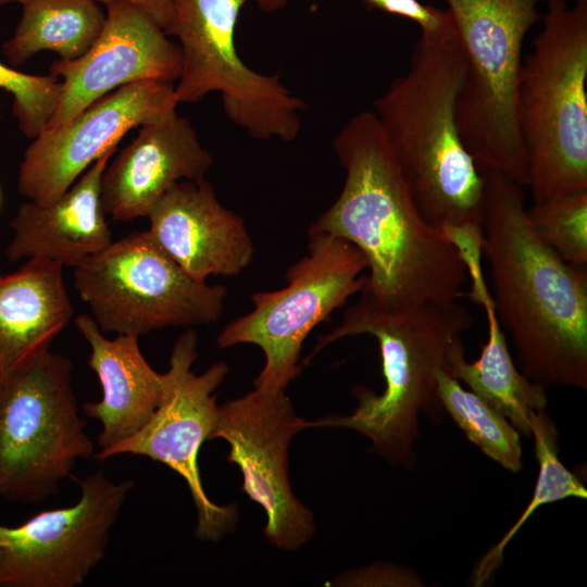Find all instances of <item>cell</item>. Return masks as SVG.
Wrapping results in <instances>:
<instances>
[{
    "instance_id": "obj_10",
    "label": "cell",
    "mask_w": 587,
    "mask_h": 587,
    "mask_svg": "<svg viewBox=\"0 0 587 587\" xmlns=\"http://www.w3.org/2000/svg\"><path fill=\"white\" fill-rule=\"evenodd\" d=\"M308 252L286 272L287 285L251 295L252 310L227 323L216 338L218 348L258 346L265 362L254 387L285 390L301 371L299 357L308 335L360 292L367 262L349 241L309 232Z\"/></svg>"
},
{
    "instance_id": "obj_25",
    "label": "cell",
    "mask_w": 587,
    "mask_h": 587,
    "mask_svg": "<svg viewBox=\"0 0 587 587\" xmlns=\"http://www.w3.org/2000/svg\"><path fill=\"white\" fill-rule=\"evenodd\" d=\"M538 238L564 261L587 266V190L526 208Z\"/></svg>"
},
{
    "instance_id": "obj_32",
    "label": "cell",
    "mask_w": 587,
    "mask_h": 587,
    "mask_svg": "<svg viewBox=\"0 0 587 587\" xmlns=\"http://www.w3.org/2000/svg\"><path fill=\"white\" fill-rule=\"evenodd\" d=\"M0 203H1V191H0Z\"/></svg>"
},
{
    "instance_id": "obj_24",
    "label": "cell",
    "mask_w": 587,
    "mask_h": 587,
    "mask_svg": "<svg viewBox=\"0 0 587 587\" xmlns=\"http://www.w3.org/2000/svg\"><path fill=\"white\" fill-rule=\"evenodd\" d=\"M437 392L444 411L485 455L507 471L522 469L521 434L507 417L444 370L438 374Z\"/></svg>"
},
{
    "instance_id": "obj_30",
    "label": "cell",
    "mask_w": 587,
    "mask_h": 587,
    "mask_svg": "<svg viewBox=\"0 0 587 587\" xmlns=\"http://www.w3.org/2000/svg\"><path fill=\"white\" fill-rule=\"evenodd\" d=\"M34 0H0V5L8 4V3H20L22 5L32 2Z\"/></svg>"
},
{
    "instance_id": "obj_12",
    "label": "cell",
    "mask_w": 587,
    "mask_h": 587,
    "mask_svg": "<svg viewBox=\"0 0 587 587\" xmlns=\"http://www.w3.org/2000/svg\"><path fill=\"white\" fill-rule=\"evenodd\" d=\"M134 488L102 471L87 475L74 504L0 524V587H77L104 558L110 534Z\"/></svg>"
},
{
    "instance_id": "obj_9",
    "label": "cell",
    "mask_w": 587,
    "mask_h": 587,
    "mask_svg": "<svg viewBox=\"0 0 587 587\" xmlns=\"http://www.w3.org/2000/svg\"><path fill=\"white\" fill-rule=\"evenodd\" d=\"M74 285L103 334L140 336L216 322L227 289L187 274L149 230L134 232L74 267Z\"/></svg>"
},
{
    "instance_id": "obj_1",
    "label": "cell",
    "mask_w": 587,
    "mask_h": 587,
    "mask_svg": "<svg viewBox=\"0 0 587 587\" xmlns=\"http://www.w3.org/2000/svg\"><path fill=\"white\" fill-rule=\"evenodd\" d=\"M333 149L344 186L309 232L342 238L362 252L370 270L362 290L386 310L464 296V260L420 214L374 111L352 116Z\"/></svg>"
},
{
    "instance_id": "obj_6",
    "label": "cell",
    "mask_w": 587,
    "mask_h": 587,
    "mask_svg": "<svg viewBox=\"0 0 587 587\" xmlns=\"http://www.w3.org/2000/svg\"><path fill=\"white\" fill-rule=\"evenodd\" d=\"M541 0H446L466 71L457 101L462 142L478 170L525 187L528 159L519 120L524 38Z\"/></svg>"
},
{
    "instance_id": "obj_22",
    "label": "cell",
    "mask_w": 587,
    "mask_h": 587,
    "mask_svg": "<svg viewBox=\"0 0 587 587\" xmlns=\"http://www.w3.org/2000/svg\"><path fill=\"white\" fill-rule=\"evenodd\" d=\"M104 21L105 12L93 0H34L23 5L14 35L3 43V53L13 66L42 50L72 61L92 46Z\"/></svg>"
},
{
    "instance_id": "obj_17",
    "label": "cell",
    "mask_w": 587,
    "mask_h": 587,
    "mask_svg": "<svg viewBox=\"0 0 587 587\" xmlns=\"http://www.w3.org/2000/svg\"><path fill=\"white\" fill-rule=\"evenodd\" d=\"M212 164L190 121L177 112L142 125L102 174L103 210L114 221L146 217L173 185L204 178Z\"/></svg>"
},
{
    "instance_id": "obj_7",
    "label": "cell",
    "mask_w": 587,
    "mask_h": 587,
    "mask_svg": "<svg viewBox=\"0 0 587 587\" xmlns=\"http://www.w3.org/2000/svg\"><path fill=\"white\" fill-rule=\"evenodd\" d=\"M72 372L67 355L47 350L0 377V499L45 501L95 454Z\"/></svg>"
},
{
    "instance_id": "obj_16",
    "label": "cell",
    "mask_w": 587,
    "mask_h": 587,
    "mask_svg": "<svg viewBox=\"0 0 587 587\" xmlns=\"http://www.w3.org/2000/svg\"><path fill=\"white\" fill-rule=\"evenodd\" d=\"M147 217L155 242L196 279L236 276L253 259L245 221L220 202L204 178L173 185Z\"/></svg>"
},
{
    "instance_id": "obj_29",
    "label": "cell",
    "mask_w": 587,
    "mask_h": 587,
    "mask_svg": "<svg viewBox=\"0 0 587 587\" xmlns=\"http://www.w3.org/2000/svg\"><path fill=\"white\" fill-rule=\"evenodd\" d=\"M98 3L126 2L147 13L164 32L173 15L172 0H93Z\"/></svg>"
},
{
    "instance_id": "obj_4",
    "label": "cell",
    "mask_w": 587,
    "mask_h": 587,
    "mask_svg": "<svg viewBox=\"0 0 587 587\" xmlns=\"http://www.w3.org/2000/svg\"><path fill=\"white\" fill-rule=\"evenodd\" d=\"M458 300H432L391 311L361 290L358 302L345 311L332 332L319 338L308 360L341 338L371 335L378 342L384 390L377 395L357 386L358 405L351 414L322 417L312 421V427L355 430L385 460L412 470L420 417L425 414L434 422L442 417L438 374L454 341L473 325V315Z\"/></svg>"
},
{
    "instance_id": "obj_27",
    "label": "cell",
    "mask_w": 587,
    "mask_h": 587,
    "mask_svg": "<svg viewBox=\"0 0 587 587\" xmlns=\"http://www.w3.org/2000/svg\"><path fill=\"white\" fill-rule=\"evenodd\" d=\"M335 585L421 587L425 584L422 577L409 567L380 562L340 574L335 579Z\"/></svg>"
},
{
    "instance_id": "obj_8",
    "label": "cell",
    "mask_w": 587,
    "mask_h": 587,
    "mask_svg": "<svg viewBox=\"0 0 587 587\" xmlns=\"http://www.w3.org/2000/svg\"><path fill=\"white\" fill-rule=\"evenodd\" d=\"M288 0H172L165 34L179 41L183 66L175 86L178 103H193L218 92L228 120L258 140L292 141L305 110L278 75L250 68L238 54L235 33L241 9L254 2L264 11Z\"/></svg>"
},
{
    "instance_id": "obj_20",
    "label": "cell",
    "mask_w": 587,
    "mask_h": 587,
    "mask_svg": "<svg viewBox=\"0 0 587 587\" xmlns=\"http://www.w3.org/2000/svg\"><path fill=\"white\" fill-rule=\"evenodd\" d=\"M471 282L469 297L486 313L488 339L477 360L469 362L462 338L448 352L444 371L465 383L471 391L507 417L523 436H530L533 415L548 403L544 386L528 379L515 365L507 338L496 314L494 301L482 270V249L477 243L461 248Z\"/></svg>"
},
{
    "instance_id": "obj_31",
    "label": "cell",
    "mask_w": 587,
    "mask_h": 587,
    "mask_svg": "<svg viewBox=\"0 0 587 587\" xmlns=\"http://www.w3.org/2000/svg\"><path fill=\"white\" fill-rule=\"evenodd\" d=\"M576 3H587V0H576Z\"/></svg>"
},
{
    "instance_id": "obj_11",
    "label": "cell",
    "mask_w": 587,
    "mask_h": 587,
    "mask_svg": "<svg viewBox=\"0 0 587 587\" xmlns=\"http://www.w3.org/2000/svg\"><path fill=\"white\" fill-rule=\"evenodd\" d=\"M197 349L193 329L178 336L164 373L163 395L152 417L135 435L93 455L99 461L121 454L141 455L168 466L182 476L190 491L197 514L196 537L218 540L234 529L237 508L218 505L208 497L198 457L214 429L218 410L215 391L225 379L228 365L217 362L195 374L191 367Z\"/></svg>"
},
{
    "instance_id": "obj_18",
    "label": "cell",
    "mask_w": 587,
    "mask_h": 587,
    "mask_svg": "<svg viewBox=\"0 0 587 587\" xmlns=\"http://www.w3.org/2000/svg\"><path fill=\"white\" fill-rule=\"evenodd\" d=\"M116 146L99 157L58 200L22 203L10 222L13 237L7 257H36L76 267L113 240L101 201V177Z\"/></svg>"
},
{
    "instance_id": "obj_23",
    "label": "cell",
    "mask_w": 587,
    "mask_h": 587,
    "mask_svg": "<svg viewBox=\"0 0 587 587\" xmlns=\"http://www.w3.org/2000/svg\"><path fill=\"white\" fill-rule=\"evenodd\" d=\"M530 436L539 465L533 498L515 523L478 561L473 571L472 586L484 585L501 566L508 544L539 507L567 498H587L585 486L559 459L558 427L545 410L533 415Z\"/></svg>"
},
{
    "instance_id": "obj_19",
    "label": "cell",
    "mask_w": 587,
    "mask_h": 587,
    "mask_svg": "<svg viewBox=\"0 0 587 587\" xmlns=\"http://www.w3.org/2000/svg\"><path fill=\"white\" fill-rule=\"evenodd\" d=\"M75 325L88 342V366L96 373L102 398L86 402V416L98 421L100 450L135 435L152 417L164 389V373L157 372L140 351L138 336L107 338L88 314L75 319Z\"/></svg>"
},
{
    "instance_id": "obj_15",
    "label": "cell",
    "mask_w": 587,
    "mask_h": 587,
    "mask_svg": "<svg viewBox=\"0 0 587 587\" xmlns=\"http://www.w3.org/2000/svg\"><path fill=\"white\" fill-rule=\"evenodd\" d=\"M96 41L78 59L59 60L50 74L61 77L62 96L45 129L64 126L111 91L142 80L174 83L182 73L179 45L142 10L126 2L105 4Z\"/></svg>"
},
{
    "instance_id": "obj_14",
    "label": "cell",
    "mask_w": 587,
    "mask_h": 587,
    "mask_svg": "<svg viewBox=\"0 0 587 587\" xmlns=\"http://www.w3.org/2000/svg\"><path fill=\"white\" fill-rule=\"evenodd\" d=\"M174 83L142 80L98 99L62 127L43 129L26 148L17 189L29 201L58 200L132 128L176 112Z\"/></svg>"
},
{
    "instance_id": "obj_26",
    "label": "cell",
    "mask_w": 587,
    "mask_h": 587,
    "mask_svg": "<svg viewBox=\"0 0 587 587\" xmlns=\"http://www.w3.org/2000/svg\"><path fill=\"white\" fill-rule=\"evenodd\" d=\"M0 88L13 96L12 111L18 128L27 138H36L58 109L62 82L49 75H30L0 62Z\"/></svg>"
},
{
    "instance_id": "obj_13",
    "label": "cell",
    "mask_w": 587,
    "mask_h": 587,
    "mask_svg": "<svg viewBox=\"0 0 587 587\" xmlns=\"http://www.w3.org/2000/svg\"><path fill=\"white\" fill-rule=\"evenodd\" d=\"M309 427L312 421L296 414L285 390L254 387L218 407L209 438L228 444L227 460L241 473L242 491L265 512V537L287 551L301 548L315 530L313 514L294 495L288 475L290 441Z\"/></svg>"
},
{
    "instance_id": "obj_21",
    "label": "cell",
    "mask_w": 587,
    "mask_h": 587,
    "mask_svg": "<svg viewBox=\"0 0 587 587\" xmlns=\"http://www.w3.org/2000/svg\"><path fill=\"white\" fill-rule=\"evenodd\" d=\"M63 265L36 257L0 276V377L50 350L67 326L74 308Z\"/></svg>"
},
{
    "instance_id": "obj_2",
    "label": "cell",
    "mask_w": 587,
    "mask_h": 587,
    "mask_svg": "<svg viewBox=\"0 0 587 587\" xmlns=\"http://www.w3.org/2000/svg\"><path fill=\"white\" fill-rule=\"evenodd\" d=\"M482 254L496 314L517 367L544 386L587 389V267L561 259L535 234L523 186L484 172Z\"/></svg>"
},
{
    "instance_id": "obj_5",
    "label": "cell",
    "mask_w": 587,
    "mask_h": 587,
    "mask_svg": "<svg viewBox=\"0 0 587 587\" xmlns=\"http://www.w3.org/2000/svg\"><path fill=\"white\" fill-rule=\"evenodd\" d=\"M546 1L542 29L519 80L534 203L587 190V3Z\"/></svg>"
},
{
    "instance_id": "obj_33",
    "label": "cell",
    "mask_w": 587,
    "mask_h": 587,
    "mask_svg": "<svg viewBox=\"0 0 587 587\" xmlns=\"http://www.w3.org/2000/svg\"><path fill=\"white\" fill-rule=\"evenodd\" d=\"M0 552H1V548H0Z\"/></svg>"
},
{
    "instance_id": "obj_3",
    "label": "cell",
    "mask_w": 587,
    "mask_h": 587,
    "mask_svg": "<svg viewBox=\"0 0 587 587\" xmlns=\"http://www.w3.org/2000/svg\"><path fill=\"white\" fill-rule=\"evenodd\" d=\"M465 71L455 23L439 33H422L408 71L374 101L373 111L420 214L441 232L482 227L484 220V175L457 123Z\"/></svg>"
},
{
    "instance_id": "obj_28",
    "label": "cell",
    "mask_w": 587,
    "mask_h": 587,
    "mask_svg": "<svg viewBox=\"0 0 587 587\" xmlns=\"http://www.w3.org/2000/svg\"><path fill=\"white\" fill-rule=\"evenodd\" d=\"M367 4L384 12L409 18L416 23L422 33L442 32L454 25L448 10L425 5L419 0H364Z\"/></svg>"
}]
</instances>
